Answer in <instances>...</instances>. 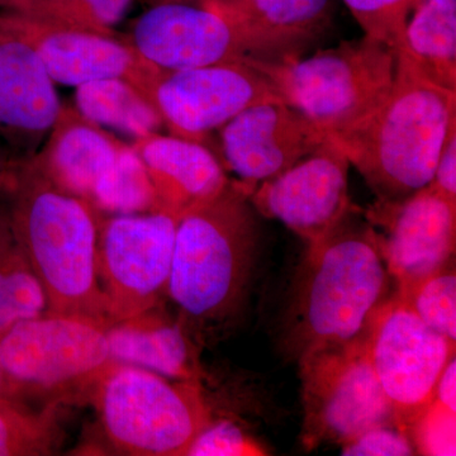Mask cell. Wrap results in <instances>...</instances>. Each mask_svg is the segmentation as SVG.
<instances>
[{"instance_id": "cell-1", "label": "cell", "mask_w": 456, "mask_h": 456, "mask_svg": "<svg viewBox=\"0 0 456 456\" xmlns=\"http://www.w3.org/2000/svg\"><path fill=\"white\" fill-rule=\"evenodd\" d=\"M389 275L375 228L354 207L322 239L308 242L281 323L290 360L365 340L388 301Z\"/></svg>"}, {"instance_id": "cell-2", "label": "cell", "mask_w": 456, "mask_h": 456, "mask_svg": "<svg viewBox=\"0 0 456 456\" xmlns=\"http://www.w3.org/2000/svg\"><path fill=\"white\" fill-rule=\"evenodd\" d=\"M32 158L13 164L0 197L44 289L46 311L110 325L98 272L102 215L56 187Z\"/></svg>"}, {"instance_id": "cell-3", "label": "cell", "mask_w": 456, "mask_h": 456, "mask_svg": "<svg viewBox=\"0 0 456 456\" xmlns=\"http://www.w3.org/2000/svg\"><path fill=\"white\" fill-rule=\"evenodd\" d=\"M259 227L250 194L236 180L179 218L167 297L189 335L239 316L256 264Z\"/></svg>"}, {"instance_id": "cell-4", "label": "cell", "mask_w": 456, "mask_h": 456, "mask_svg": "<svg viewBox=\"0 0 456 456\" xmlns=\"http://www.w3.org/2000/svg\"><path fill=\"white\" fill-rule=\"evenodd\" d=\"M454 123L456 92L428 82L397 59L386 101L353 127L329 136L364 178L377 202L398 203L430 184Z\"/></svg>"}, {"instance_id": "cell-5", "label": "cell", "mask_w": 456, "mask_h": 456, "mask_svg": "<svg viewBox=\"0 0 456 456\" xmlns=\"http://www.w3.org/2000/svg\"><path fill=\"white\" fill-rule=\"evenodd\" d=\"M244 62L327 136L353 127L377 110L388 97L397 71L395 49L368 35L307 59L248 56Z\"/></svg>"}, {"instance_id": "cell-6", "label": "cell", "mask_w": 456, "mask_h": 456, "mask_svg": "<svg viewBox=\"0 0 456 456\" xmlns=\"http://www.w3.org/2000/svg\"><path fill=\"white\" fill-rule=\"evenodd\" d=\"M104 434L123 454L185 456L212 421L200 384L113 362L90 389Z\"/></svg>"}, {"instance_id": "cell-7", "label": "cell", "mask_w": 456, "mask_h": 456, "mask_svg": "<svg viewBox=\"0 0 456 456\" xmlns=\"http://www.w3.org/2000/svg\"><path fill=\"white\" fill-rule=\"evenodd\" d=\"M106 323L44 312L0 336V395L90 391L114 362Z\"/></svg>"}, {"instance_id": "cell-8", "label": "cell", "mask_w": 456, "mask_h": 456, "mask_svg": "<svg viewBox=\"0 0 456 456\" xmlns=\"http://www.w3.org/2000/svg\"><path fill=\"white\" fill-rule=\"evenodd\" d=\"M297 362L305 411L301 440L308 452L323 444L344 445L369 428L397 424L369 360L367 338L323 347Z\"/></svg>"}, {"instance_id": "cell-9", "label": "cell", "mask_w": 456, "mask_h": 456, "mask_svg": "<svg viewBox=\"0 0 456 456\" xmlns=\"http://www.w3.org/2000/svg\"><path fill=\"white\" fill-rule=\"evenodd\" d=\"M178 222L167 212L102 216L98 272L110 323L160 307L167 297Z\"/></svg>"}, {"instance_id": "cell-10", "label": "cell", "mask_w": 456, "mask_h": 456, "mask_svg": "<svg viewBox=\"0 0 456 456\" xmlns=\"http://www.w3.org/2000/svg\"><path fill=\"white\" fill-rule=\"evenodd\" d=\"M455 344L425 325L397 293L380 307L368 332V355L401 428L410 431L435 401Z\"/></svg>"}, {"instance_id": "cell-11", "label": "cell", "mask_w": 456, "mask_h": 456, "mask_svg": "<svg viewBox=\"0 0 456 456\" xmlns=\"http://www.w3.org/2000/svg\"><path fill=\"white\" fill-rule=\"evenodd\" d=\"M143 95L174 136L197 142L253 104L281 99L269 80L246 62L161 70Z\"/></svg>"}, {"instance_id": "cell-12", "label": "cell", "mask_w": 456, "mask_h": 456, "mask_svg": "<svg viewBox=\"0 0 456 456\" xmlns=\"http://www.w3.org/2000/svg\"><path fill=\"white\" fill-rule=\"evenodd\" d=\"M349 167L341 147L327 136L289 169L261 183L250 202L264 217L281 221L307 242L316 241L354 208Z\"/></svg>"}, {"instance_id": "cell-13", "label": "cell", "mask_w": 456, "mask_h": 456, "mask_svg": "<svg viewBox=\"0 0 456 456\" xmlns=\"http://www.w3.org/2000/svg\"><path fill=\"white\" fill-rule=\"evenodd\" d=\"M128 44L161 70L244 62V36L226 17L197 3H152L132 25Z\"/></svg>"}, {"instance_id": "cell-14", "label": "cell", "mask_w": 456, "mask_h": 456, "mask_svg": "<svg viewBox=\"0 0 456 456\" xmlns=\"http://www.w3.org/2000/svg\"><path fill=\"white\" fill-rule=\"evenodd\" d=\"M365 218L377 231L380 253L397 290L454 260L456 203L430 185L402 202H375Z\"/></svg>"}, {"instance_id": "cell-15", "label": "cell", "mask_w": 456, "mask_h": 456, "mask_svg": "<svg viewBox=\"0 0 456 456\" xmlns=\"http://www.w3.org/2000/svg\"><path fill=\"white\" fill-rule=\"evenodd\" d=\"M55 82L17 12L0 11V143L14 160L37 154L61 110Z\"/></svg>"}, {"instance_id": "cell-16", "label": "cell", "mask_w": 456, "mask_h": 456, "mask_svg": "<svg viewBox=\"0 0 456 456\" xmlns=\"http://www.w3.org/2000/svg\"><path fill=\"white\" fill-rule=\"evenodd\" d=\"M224 169L253 194L261 183L278 176L310 154L327 134L281 99L253 104L220 130Z\"/></svg>"}, {"instance_id": "cell-17", "label": "cell", "mask_w": 456, "mask_h": 456, "mask_svg": "<svg viewBox=\"0 0 456 456\" xmlns=\"http://www.w3.org/2000/svg\"><path fill=\"white\" fill-rule=\"evenodd\" d=\"M26 37L41 57L55 83L68 86L103 79H125L145 92L158 68L141 59L130 44L103 35L55 25L31 14L17 12Z\"/></svg>"}, {"instance_id": "cell-18", "label": "cell", "mask_w": 456, "mask_h": 456, "mask_svg": "<svg viewBox=\"0 0 456 456\" xmlns=\"http://www.w3.org/2000/svg\"><path fill=\"white\" fill-rule=\"evenodd\" d=\"M134 147L149 173L159 212L180 218L230 184L224 164L202 142L154 134L134 140Z\"/></svg>"}, {"instance_id": "cell-19", "label": "cell", "mask_w": 456, "mask_h": 456, "mask_svg": "<svg viewBox=\"0 0 456 456\" xmlns=\"http://www.w3.org/2000/svg\"><path fill=\"white\" fill-rule=\"evenodd\" d=\"M226 17L244 36L250 57L301 56L331 20V0H208L200 3Z\"/></svg>"}, {"instance_id": "cell-20", "label": "cell", "mask_w": 456, "mask_h": 456, "mask_svg": "<svg viewBox=\"0 0 456 456\" xmlns=\"http://www.w3.org/2000/svg\"><path fill=\"white\" fill-rule=\"evenodd\" d=\"M121 145L84 118L77 108L62 106L49 136L32 159L56 187L89 203L95 183Z\"/></svg>"}, {"instance_id": "cell-21", "label": "cell", "mask_w": 456, "mask_h": 456, "mask_svg": "<svg viewBox=\"0 0 456 456\" xmlns=\"http://www.w3.org/2000/svg\"><path fill=\"white\" fill-rule=\"evenodd\" d=\"M114 362L136 365L173 380L200 384L196 345L183 325L160 307L107 326Z\"/></svg>"}, {"instance_id": "cell-22", "label": "cell", "mask_w": 456, "mask_h": 456, "mask_svg": "<svg viewBox=\"0 0 456 456\" xmlns=\"http://www.w3.org/2000/svg\"><path fill=\"white\" fill-rule=\"evenodd\" d=\"M395 51L419 77L456 92V0H419Z\"/></svg>"}, {"instance_id": "cell-23", "label": "cell", "mask_w": 456, "mask_h": 456, "mask_svg": "<svg viewBox=\"0 0 456 456\" xmlns=\"http://www.w3.org/2000/svg\"><path fill=\"white\" fill-rule=\"evenodd\" d=\"M75 108L99 127L130 134L134 140L159 134L164 122L154 104L125 79H103L77 86Z\"/></svg>"}, {"instance_id": "cell-24", "label": "cell", "mask_w": 456, "mask_h": 456, "mask_svg": "<svg viewBox=\"0 0 456 456\" xmlns=\"http://www.w3.org/2000/svg\"><path fill=\"white\" fill-rule=\"evenodd\" d=\"M46 308L44 289L0 197V336L20 321L40 316Z\"/></svg>"}, {"instance_id": "cell-25", "label": "cell", "mask_w": 456, "mask_h": 456, "mask_svg": "<svg viewBox=\"0 0 456 456\" xmlns=\"http://www.w3.org/2000/svg\"><path fill=\"white\" fill-rule=\"evenodd\" d=\"M59 413L57 401L35 410L23 399L0 395V456L56 454L64 441Z\"/></svg>"}, {"instance_id": "cell-26", "label": "cell", "mask_w": 456, "mask_h": 456, "mask_svg": "<svg viewBox=\"0 0 456 456\" xmlns=\"http://www.w3.org/2000/svg\"><path fill=\"white\" fill-rule=\"evenodd\" d=\"M89 204L102 216L159 212L154 187L134 145L122 143L95 183Z\"/></svg>"}, {"instance_id": "cell-27", "label": "cell", "mask_w": 456, "mask_h": 456, "mask_svg": "<svg viewBox=\"0 0 456 456\" xmlns=\"http://www.w3.org/2000/svg\"><path fill=\"white\" fill-rule=\"evenodd\" d=\"M395 293L425 325L456 341L455 260Z\"/></svg>"}, {"instance_id": "cell-28", "label": "cell", "mask_w": 456, "mask_h": 456, "mask_svg": "<svg viewBox=\"0 0 456 456\" xmlns=\"http://www.w3.org/2000/svg\"><path fill=\"white\" fill-rule=\"evenodd\" d=\"M134 0H33L31 16L103 35H113Z\"/></svg>"}, {"instance_id": "cell-29", "label": "cell", "mask_w": 456, "mask_h": 456, "mask_svg": "<svg viewBox=\"0 0 456 456\" xmlns=\"http://www.w3.org/2000/svg\"><path fill=\"white\" fill-rule=\"evenodd\" d=\"M419 0H344L364 35L397 49L404 26Z\"/></svg>"}, {"instance_id": "cell-30", "label": "cell", "mask_w": 456, "mask_h": 456, "mask_svg": "<svg viewBox=\"0 0 456 456\" xmlns=\"http://www.w3.org/2000/svg\"><path fill=\"white\" fill-rule=\"evenodd\" d=\"M266 450L231 419L209 422L191 441L185 456H257Z\"/></svg>"}, {"instance_id": "cell-31", "label": "cell", "mask_w": 456, "mask_h": 456, "mask_svg": "<svg viewBox=\"0 0 456 456\" xmlns=\"http://www.w3.org/2000/svg\"><path fill=\"white\" fill-rule=\"evenodd\" d=\"M456 412L435 399L411 426V440L422 455H455Z\"/></svg>"}, {"instance_id": "cell-32", "label": "cell", "mask_w": 456, "mask_h": 456, "mask_svg": "<svg viewBox=\"0 0 456 456\" xmlns=\"http://www.w3.org/2000/svg\"><path fill=\"white\" fill-rule=\"evenodd\" d=\"M345 456H408L416 455L415 445L406 428L397 424L369 428L349 443L341 445Z\"/></svg>"}, {"instance_id": "cell-33", "label": "cell", "mask_w": 456, "mask_h": 456, "mask_svg": "<svg viewBox=\"0 0 456 456\" xmlns=\"http://www.w3.org/2000/svg\"><path fill=\"white\" fill-rule=\"evenodd\" d=\"M428 185L456 203V123L450 127L437 159L434 178Z\"/></svg>"}, {"instance_id": "cell-34", "label": "cell", "mask_w": 456, "mask_h": 456, "mask_svg": "<svg viewBox=\"0 0 456 456\" xmlns=\"http://www.w3.org/2000/svg\"><path fill=\"white\" fill-rule=\"evenodd\" d=\"M435 399L450 411L456 412V360L455 356L444 369L437 382Z\"/></svg>"}, {"instance_id": "cell-35", "label": "cell", "mask_w": 456, "mask_h": 456, "mask_svg": "<svg viewBox=\"0 0 456 456\" xmlns=\"http://www.w3.org/2000/svg\"><path fill=\"white\" fill-rule=\"evenodd\" d=\"M32 5L33 0H0V11L22 12L29 14Z\"/></svg>"}, {"instance_id": "cell-36", "label": "cell", "mask_w": 456, "mask_h": 456, "mask_svg": "<svg viewBox=\"0 0 456 456\" xmlns=\"http://www.w3.org/2000/svg\"><path fill=\"white\" fill-rule=\"evenodd\" d=\"M17 160L12 158L8 150L0 143V189L4 185L5 179H7L9 170L13 167Z\"/></svg>"}, {"instance_id": "cell-37", "label": "cell", "mask_w": 456, "mask_h": 456, "mask_svg": "<svg viewBox=\"0 0 456 456\" xmlns=\"http://www.w3.org/2000/svg\"><path fill=\"white\" fill-rule=\"evenodd\" d=\"M152 3H161V2H187V3H194V0H151Z\"/></svg>"}, {"instance_id": "cell-38", "label": "cell", "mask_w": 456, "mask_h": 456, "mask_svg": "<svg viewBox=\"0 0 456 456\" xmlns=\"http://www.w3.org/2000/svg\"><path fill=\"white\" fill-rule=\"evenodd\" d=\"M208 2V0H194V3H197V4H200V3Z\"/></svg>"}]
</instances>
